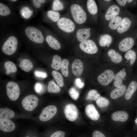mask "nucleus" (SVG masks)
Returning <instances> with one entry per match:
<instances>
[{
    "instance_id": "1",
    "label": "nucleus",
    "mask_w": 137,
    "mask_h": 137,
    "mask_svg": "<svg viewBox=\"0 0 137 137\" xmlns=\"http://www.w3.org/2000/svg\"><path fill=\"white\" fill-rule=\"evenodd\" d=\"M70 9L73 18L76 23L81 24L85 22L87 14L80 6L77 4H73L71 6Z\"/></svg>"
},
{
    "instance_id": "2",
    "label": "nucleus",
    "mask_w": 137,
    "mask_h": 137,
    "mask_svg": "<svg viewBox=\"0 0 137 137\" xmlns=\"http://www.w3.org/2000/svg\"><path fill=\"white\" fill-rule=\"evenodd\" d=\"M18 43V40L16 37L13 36L10 37L2 46L3 52L7 55H12L16 51Z\"/></svg>"
},
{
    "instance_id": "3",
    "label": "nucleus",
    "mask_w": 137,
    "mask_h": 137,
    "mask_svg": "<svg viewBox=\"0 0 137 137\" xmlns=\"http://www.w3.org/2000/svg\"><path fill=\"white\" fill-rule=\"evenodd\" d=\"M25 32L28 38L35 42L41 43L44 41V39L41 32L35 27H27L25 29Z\"/></svg>"
},
{
    "instance_id": "4",
    "label": "nucleus",
    "mask_w": 137,
    "mask_h": 137,
    "mask_svg": "<svg viewBox=\"0 0 137 137\" xmlns=\"http://www.w3.org/2000/svg\"><path fill=\"white\" fill-rule=\"evenodd\" d=\"M38 101V99L36 96L30 95L24 98L22 100V105L25 110L31 111L37 107Z\"/></svg>"
},
{
    "instance_id": "5",
    "label": "nucleus",
    "mask_w": 137,
    "mask_h": 137,
    "mask_svg": "<svg viewBox=\"0 0 137 137\" xmlns=\"http://www.w3.org/2000/svg\"><path fill=\"white\" fill-rule=\"evenodd\" d=\"M7 94L9 98L12 101H15L18 98L20 94V89L15 82L10 81L6 85Z\"/></svg>"
},
{
    "instance_id": "6",
    "label": "nucleus",
    "mask_w": 137,
    "mask_h": 137,
    "mask_svg": "<svg viewBox=\"0 0 137 137\" xmlns=\"http://www.w3.org/2000/svg\"><path fill=\"white\" fill-rule=\"evenodd\" d=\"M57 25L60 29L67 33L73 32L75 28L74 23L70 19L65 17L59 19L57 22Z\"/></svg>"
},
{
    "instance_id": "7",
    "label": "nucleus",
    "mask_w": 137,
    "mask_h": 137,
    "mask_svg": "<svg viewBox=\"0 0 137 137\" xmlns=\"http://www.w3.org/2000/svg\"><path fill=\"white\" fill-rule=\"evenodd\" d=\"M57 109L54 105H49L42 110L39 116L40 120L43 122L47 121L52 118L56 114Z\"/></svg>"
},
{
    "instance_id": "8",
    "label": "nucleus",
    "mask_w": 137,
    "mask_h": 137,
    "mask_svg": "<svg viewBox=\"0 0 137 137\" xmlns=\"http://www.w3.org/2000/svg\"><path fill=\"white\" fill-rule=\"evenodd\" d=\"M79 46L82 51L90 54H95L98 50L96 44L94 41L90 39L81 42Z\"/></svg>"
},
{
    "instance_id": "9",
    "label": "nucleus",
    "mask_w": 137,
    "mask_h": 137,
    "mask_svg": "<svg viewBox=\"0 0 137 137\" xmlns=\"http://www.w3.org/2000/svg\"><path fill=\"white\" fill-rule=\"evenodd\" d=\"M115 76L114 73L112 70H107L98 76V80L101 85L106 86L112 81L114 79Z\"/></svg>"
},
{
    "instance_id": "10",
    "label": "nucleus",
    "mask_w": 137,
    "mask_h": 137,
    "mask_svg": "<svg viewBox=\"0 0 137 137\" xmlns=\"http://www.w3.org/2000/svg\"><path fill=\"white\" fill-rule=\"evenodd\" d=\"M64 111L66 118L69 121H73L78 117V109L76 106L73 104H69L66 105Z\"/></svg>"
},
{
    "instance_id": "11",
    "label": "nucleus",
    "mask_w": 137,
    "mask_h": 137,
    "mask_svg": "<svg viewBox=\"0 0 137 137\" xmlns=\"http://www.w3.org/2000/svg\"><path fill=\"white\" fill-rule=\"evenodd\" d=\"M14 123L9 119H0V129L4 132H9L13 131L15 128Z\"/></svg>"
},
{
    "instance_id": "12",
    "label": "nucleus",
    "mask_w": 137,
    "mask_h": 137,
    "mask_svg": "<svg viewBox=\"0 0 137 137\" xmlns=\"http://www.w3.org/2000/svg\"><path fill=\"white\" fill-rule=\"evenodd\" d=\"M134 42L133 39L127 37L122 40L119 43L118 48L120 50L126 52L130 50L133 46Z\"/></svg>"
},
{
    "instance_id": "13",
    "label": "nucleus",
    "mask_w": 137,
    "mask_h": 137,
    "mask_svg": "<svg viewBox=\"0 0 137 137\" xmlns=\"http://www.w3.org/2000/svg\"><path fill=\"white\" fill-rule=\"evenodd\" d=\"M85 110L86 114L91 119L97 121L99 118V114L94 105L90 104L87 105Z\"/></svg>"
},
{
    "instance_id": "14",
    "label": "nucleus",
    "mask_w": 137,
    "mask_h": 137,
    "mask_svg": "<svg viewBox=\"0 0 137 137\" xmlns=\"http://www.w3.org/2000/svg\"><path fill=\"white\" fill-rule=\"evenodd\" d=\"M83 67L82 62L80 59H76L72 64V71L73 74L76 76H80L82 73Z\"/></svg>"
},
{
    "instance_id": "15",
    "label": "nucleus",
    "mask_w": 137,
    "mask_h": 137,
    "mask_svg": "<svg viewBox=\"0 0 137 137\" xmlns=\"http://www.w3.org/2000/svg\"><path fill=\"white\" fill-rule=\"evenodd\" d=\"M120 9L116 5L110 6L107 9L105 15V19L108 21L112 19L119 13Z\"/></svg>"
},
{
    "instance_id": "16",
    "label": "nucleus",
    "mask_w": 137,
    "mask_h": 137,
    "mask_svg": "<svg viewBox=\"0 0 137 137\" xmlns=\"http://www.w3.org/2000/svg\"><path fill=\"white\" fill-rule=\"evenodd\" d=\"M129 116L128 113L124 111H118L113 113L112 114V119L116 121L124 122L128 119Z\"/></svg>"
},
{
    "instance_id": "17",
    "label": "nucleus",
    "mask_w": 137,
    "mask_h": 137,
    "mask_svg": "<svg viewBox=\"0 0 137 137\" xmlns=\"http://www.w3.org/2000/svg\"><path fill=\"white\" fill-rule=\"evenodd\" d=\"M90 29L85 28L78 30L76 34L78 40L81 42L87 40L90 36Z\"/></svg>"
},
{
    "instance_id": "18",
    "label": "nucleus",
    "mask_w": 137,
    "mask_h": 137,
    "mask_svg": "<svg viewBox=\"0 0 137 137\" xmlns=\"http://www.w3.org/2000/svg\"><path fill=\"white\" fill-rule=\"evenodd\" d=\"M126 89V87L124 85H121L116 87L111 93V98L113 99H115L122 96L125 93Z\"/></svg>"
},
{
    "instance_id": "19",
    "label": "nucleus",
    "mask_w": 137,
    "mask_h": 137,
    "mask_svg": "<svg viewBox=\"0 0 137 137\" xmlns=\"http://www.w3.org/2000/svg\"><path fill=\"white\" fill-rule=\"evenodd\" d=\"M131 23V21L128 18H124L117 29L118 32L121 33L126 31L130 27Z\"/></svg>"
},
{
    "instance_id": "20",
    "label": "nucleus",
    "mask_w": 137,
    "mask_h": 137,
    "mask_svg": "<svg viewBox=\"0 0 137 137\" xmlns=\"http://www.w3.org/2000/svg\"><path fill=\"white\" fill-rule=\"evenodd\" d=\"M137 89V82L135 81H132L130 83L127 89L125 95V99L127 100L129 99Z\"/></svg>"
},
{
    "instance_id": "21",
    "label": "nucleus",
    "mask_w": 137,
    "mask_h": 137,
    "mask_svg": "<svg viewBox=\"0 0 137 137\" xmlns=\"http://www.w3.org/2000/svg\"><path fill=\"white\" fill-rule=\"evenodd\" d=\"M46 40L49 45L53 49L58 50L60 48L61 46L59 42L52 36L48 35L47 36Z\"/></svg>"
},
{
    "instance_id": "22",
    "label": "nucleus",
    "mask_w": 137,
    "mask_h": 137,
    "mask_svg": "<svg viewBox=\"0 0 137 137\" xmlns=\"http://www.w3.org/2000/svg\"><path fill=\"white\" fill-rule=\"evenodd\" d=\"M126 75L125 71L123 70L120 71L115 75L113 82L115 87H117L122 85Z\"/></svg>"
},
{
    "instance_id": "23",
    "label": "nucleus",
    "mask_w": 137,
    "mask_h": 137,
    "mask_svg": "<svg viewBox=\"0 0 137 137\" xmlns=\"http://www.w3.org/2000/svg\"><path fill=\"white\" fill-rule=\"evenodd\" d=\"M15 115L14 112L8 108L0 109V119H10L13 117Z\"/></svg>"
},
{
    "instance_id": "24",
    "label": "nucleus",
    "mask_w": 137,
    "mask_h": 137,
    "mask_svg": "<svg viewBox=\"0 0 137 137\" xmlns=\"http://www.w3.org/2000/svg\"><path fill=\"white\" fill-rule=\"evenodd\" d=\"M19 67L23 71L28 72L32 69L33 64L32 62L27 59H24L20 62Z\"/></svg>"
},
{
    "instance_id": "25",
    "label": "nucleus",
    "mask_w": 137,
    "mask_h": 137,
    "mask_svg": "<svg viewBox=\"0 0 137 137\" xmlns=\"http://www.w3.org/2000/svg\"><path fill=\"white\" fill-rule=\"evenodd\" d=\"M112 37L110 35L105 34L100 36L99 44L101 46H109L112 43Z\"/></svg>"
},
{
    "instance_id": "26",
    "label": "nucleus",
    "mask_w": 137,
    "mask_h": 137,
    "mask_svg": "<svg viewBox=\"0 0 137 137\" xmlns=\"http://www.w3.org/2000/svg\"><path fill=\"white\" fill-rule=\"evenodd\" d=\"M108 54L112 62L115 63H118L122 60V57L113 49H110L108 52Z\"/></svg>"
},
{
    "instance_id": "27",
    "label": "nucleus",
    "mask_w": 137,
    "mask_h": 137,
    "mask_svg": "<svg viewBox=\"0 0 137 137\" xmlns=\"http://www.w3.org/2000/svg\"><path fill=\"white\" fill-rule=\"evenodd\" d=\"M4 67L6 70V74L7 75L10 73H15L17 71V68L15 64L10 61L5 62L4 63Z\"/></svg>"
},
{
    "instance_id": "28",
    "label": "nucleus",
    "mask_w": 137,
    "mask_h": 137,
    "mask_svg": "<svg viewBox=\"0 0 137 137\" xmlns=\"http://www.w3.org/2000/svg\"><path fill=\"white\" fill-rule=\"evenodd\" d=\"M87 6L89 12L91 14H95L98 12L97 6L94 0H88L87 2Z\"/></svg>"
},
{
    "instance_id": "29",
    "label": "nucleus",
    "mask_w": 137,
    "mask_h": 137,
    "mask_svg": "<svg viewBox=\"0 0 137 137\" xmlns=\"http://www.w3.org/2000/svg\"><path fill=\"white\" fill-rule=\"evenodd\" d=\"M61 57L59 55H55L53 57L51 67L55 70H58L61 68Z\"/></svg>"
},
{
    "instance_id": "30",
    "label": "nucleus",
    "mask_w": 137,
    "mask_h": 137,
    "mask_svg": "<svg viewBox=\"0 0 137 137\" xmlns=\"http://www.w3.org/2000/svg\"><path fill=\"white\" fill-rule=\"evenodd\" d=\"M122 20L121 17L116 16L110 22L109 24V27L113 30L116 29L120 25Z\"/></svg>"
},
{
    "instance_id": "31",
    "label": "nucleus",
    "mask_w": 137,
    "mask_h": 137,
    "mask_svg": "<svg viewBox=\"0 0 137 137\" xmlns=\"http://www.w3.org/2000/svg\"><path fill=\"white\" fill-rule=\"evenodd\" d=\"M52 74L58 85L59 87H63L64 83L63 78L62 75L60 73L55 70L52 72Z\"/></svg>"
},
{
    "instance_id": "32",
    "label": "nucleus",
    "mask_w": 137,
    "mask_h": 137,
    "mask_svg": "<svg viewBox=\"0 0 137 137\" xmlns=\"http://www.w3.org/2000/svg\"><path fill=\"white\" fill-rule=\"evenodd\" d=\"M48 91L51 93H58L61 90L60 87L56 84L53 80L50 81L47 87Z\"/></svg>"
},
{
    "instance_id": "33",
    "label": "nucleus",
    "mask_w": 137,
    "mask_h": 137,
    "mask_svg": "<svg viewBox=\"0 0 137 137\" xmlns=\"http://www.w3.org/2000/svg\"><path fill=\"white\" fill-rule=\"evenodd\" d=\"M69 64V61L67 59H64L62 61L61 71L62 74L65 77H67L68 75V67Z\"/></svg>"
},
{
    "instance_id": "34",
    "label": "nucleus",
    "mask_w": 137,
    "mask_h": 137,
    "mask_svg": "<svg viewBox=\"0 0 137 137\" xmlns=\"http://www.w3.org/2000/svg\"><path fill=\"white\" fill-rule=\"evenodd\" d=\"M124 57L126 59L130 62V64L132 65L136 59V54L133 50H130L126 52Z\"/></svg>"
},
{
    "instance_id": "35",
    "label": "nucleus",
    "mask_w": 137,
    "mask_h": 137,
    "mask_svg": "<svg viewBox=\"0 0 137 137\" xmlns=\"http://www.w3.org/2000/svg\"><path fill=\"white\" fill-rule=\"evenodd\" d=\"M97 105L100 108H104L109 106L110 104L109 100L106 98L100 96L96 100Z\"/></svg>"
},
{
    "instance_id": "36",
    "label": "nucleus",
    "mask_w": 137,
    "mask_h": 137,
    "mask_svg": "<svg viewBox=\"0 0 137 137\" xmlns=\"http://www.w3.org/2000/svg\"><path fill=\"white\" fill-rule=\"evenodd\" d=\"M100 96V94L97 90L92 89L90 90L86 97L87 100H96Z\"/></svg>"
},
{
    "instance_id": "37",
    "label": "nucleus",
    "mask_w": 137,
    "mask_h": 137,
    "mask_svg": "<svg viewBox=\"0 0 137 137\" xmlns=\"http://www.w3.org/2000/svg\"><path fill=\"white\" fill-rule=\"evenodd\" d=\"M47 15L49 18L54 22H57L60 17V14L58 12L51 10L48 11Z\"/></svg>"
},
{
    "instance_id": "38",
    "label": "nucleus",
    "mask_w": 137,
    "mask_h": 137,
    "mask_svg": "<svg viewBox=\"0 0 137 137\" xmlns=\"http://www.w3.org/2000/svg\"><path fill=\"white\" fill-rule=\"evenodd\" d=\"M10 10L9 8L6 5L0 3V15L2 16H5L9 15L10 13Z\"/></svg>"
},
{
    "instance_id": "39",
    "label": "nucleus",
    "mask_w": 137,
    "mask_h": 137,
    "mask_svg": "<svg viewBox=\"0 0 137 137\" xmlns=\"http://www.w3.org/2000/svg\"><path fill=\"white\" fill-rule=\"evenodd\" d=\"M21 13L22 16L25 18H28L31 16L33 13L32 11L27 7L23 8L21 10Z\"/></svg>"
},
{
    "instance_id": "40",
    "label": "nucleus",
    "mask_w": 137,
    "mask_h": 137,
    "mask_svg": "<svg viewBox=\"0 0 137 137\" xmlns=\"http://www.w3.org/2000/svg\"><path fill=\"white\" fill-rule=\"evenodd\" d=\"M64 8L63 3L59 0H54L53 2L52 8L55 10H62Z\"/></svg>"
},
{
    "instance_id": "41",
    "label": "nucleus",
    "mask_w": 137,
    "mask_h": 137,
    "mask_svg": "<svg viewBox=\"0 0 137 137\" xmlns=\"http://www.w3.org/2000/svg\"><path fill=\"white\" fill-rule=\"evenodd\" d=\"M68 92L70 96L73 99L76 100L78 98L79 93L75 87H71Z\"/></svg>"
},
{
    "instance_id": "42",
    "label": "nucleus",
    "mask_w": 137,
    "mask_h": 137,
    "mask_svg": "<svg viewBox=\"0 0 137 137\" xmlns=\"http://www.w3.org/2000/svg\"><path fill=\"white\" fill-rule=\"evenodd\" d=\"M65 133L61 131L55 132L51 135L50 137H65Z\"/></svg>"
},
{
    "instance_id": "43",
    "label": "nucleus",
    "mask_w": 137,
    "mask_h": 137,
    "mask_svg": "<svg viewBox=\"0 0 137 137\" xmlns=\"http://www.w3.org/2000/svg\"><path fill=\"white\" fill-rule=\"evenodd\" d=\"M34 73L35 75L37 77L45 78L47 77V74L45 72L36 71Z\"/></svg>"
},
{
    "instance_id": "44",
    "label": "nucleus",
    "mask_w": 137,
    "mask_h": 137,
    "mask_svg": "<svg viewBox=\"0 0 137 137\" xmlns=\"http://www.w3.org/2000/svg\"><path fill=\"white\" fill-rule=\"evenodd\" d=\"M43 88L42 85L40 83L38 82L35 84V90L38 93H40L42 92Z\"/></svg>"
},
{
    "instance_id": "45",
    "label": "nucleus",
    "mask_w": 137,
    "mask_h": 137,
    "mask_svg": "<svg viewBox=\"0 0 137 137\" xmlns=\"http://www.w3.org/2000/svg\"><path fill=\"white\" fill-rule=\"evenodd\" d=\"M92 137H106L104 134L98 130H96L93 132Z\"/></svg>"
},
{
    "instance_id": "46",
    "label": "nucleus",
    "mask_w": 137,
    "mask_h": 137,
    "mask_svg": "<svg viewBox=\"0 0 137 137\" xmlns=\"http://www.w3.org/2000/svg\"><path fill=\"white\" fill-rule=\"evenodd\" d=\"M76 86L80 88H82L84 85V83L79 78H77L75 80Z\"/></svg>"
},
{
    "instance_id": "47",
    "label": "nucleus",
    "mask_w": 137,
    "mask_h": 137,
    "mask_svg": "<svg viewBox=\"0 0 137 137\" xmlns=\"http://www.w3.org/2000/svg\"><path fill=\"white\" fill-rule=\"evenodd\" d=\"M33 3L34 6L37 8H39L41 6V3L38 0H33Z\"/></svg>"
},
{
    "instance_id": "48",
    "label": "nucleus",
    "mask_w": 137,
    "mask_h": 137,
    "mask_svg": "<svg viewBox=\"0 0 137 137\" xmlns=\"http://www.w3.org/2000/svg\"><path fill=\"white\" fill-rule=\"evenodd\" d=\"M116 1L117 2L118 4L122 6H124L126 4L127 0H116Z\"/></svg>"
},
{
    "instance_id": "49",
    "label": "nucleus",
    "mask_w": 137,
    "mask_h": 137,
    "mask_svg": "<svg viewBox=\"0 0 137 137\" xmlns=\"http://www.w3.org/2000/svg\"><path fill=\"white\" fill-rule=\"evenodd\" d=\"M38 1L41 3H44L46 1L45 0H38Z\"/></svg>"
},
{
    "instance_id": "50",
    "label": "nucleus",
    "mask_w": 137,
    "mask_h": 137,
    "mask_svg": "<svg viewBox=\"0 0 137 137\" xmlns=\"http://www.w3.org/2000/svg\"><path fill=\"white\" fill-rule=\"evenodd\" d=\"M22 60V58H19L18 59V61L20 62H21Z\"/></svg>"
},
{
    "instance_id": "51",
    "label": "nucleus",
    "mask_w": 137,
    "mask_h": 137,
    "mask_svg": "<svg viewBox=\"0 0 137 137\" xmlns=\"http://www.w3.org/2000/svg\"><path fill=\"white\" fill-rule=\"evenodd\" d=\"M132 1V0H127V2L128 3H130V2H131Z\"/></svg>"
},
{
    "instance_id": "52",
    "label": "nucleus",
    "mask_w": 137,
    "mask_h": 137,
    "mask_svg": "<svg viewBox=\"0 0 137 137\" xmlns=\"http://www.w3.org/2000/svg\"><path fill=\"white\" fill-rule=\"evenodd\" d=\"M11 1H12L15 2V1H16L17 0H11Z\"/></svg>"
},
{
    "instance_id": "53",
    "label": "nucleus",
    "mask_w": 137,
    "mask_h": 137,
    "mask_svg": "<svg viewBox=\"0 0 137 137\" xmlns=\"http://www.w3.org/2000/svg\"><path fill=\"white\" fill-rule=\"evenodd\" d=\"M105 1H107V2H108V1H110V0H105Z\"/></svg>"
},
{
    "instance_id": "54",
    "label": "nucleus",
    "mask_w": 137,
    "mask_h": 137,
    "mask_svg": "<svg viewBox=\"0 0 137 137\" xmlns=\"http://www.w3.org/2000/svg\"><path fill=\"white\" fill-rule=\"evenodd\" d=\"M123 70L125 71V69L124 68L123 69Z\"/></svg>"
},
{
    "instance_id": "55",
    "label": "nucleus",
    "mask_w": 137,
    "mask_h": 137,
    "mask_svg": "<svg viewBox=\"0 0 137 137\" xmlns=\"http://www.w3.org/2000/svg\"><path fill=\"white\" fill-rule=\"evenodd\" d=\"M26 137H29V136H26Z\"/></svg>"
}]
</instances>
